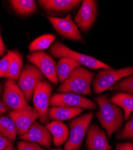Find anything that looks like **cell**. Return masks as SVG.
Listing matches in <instances>:
<instances>
[{"mask_svg":"<svg viewBox=\"0 0 133 150\" xmlns=\"http://www.w3.org/2000/svg\"><path fill=\"white\" fill-rule=\"evenodd\" d=\"M99 105V110L95 116L101 126L106 130L108 137H110L122 127L124 115L119 106L113 103L106 95H100L95 98Z\"/></svg>","mask_w":133,"mask_h":150,"instance_id":"cell-1","label":"cell"},{"mask_svg":"<svg viewBox=\"0 0 133 150\" xmlns=\"http://www.w3.org/2000/svg\"><path fill=\"white\" fill-rule=\"evenodd\" d=\"M94 74V73L80 66L72 70L69 76L61 83L58 92L89 95L91 94V83Z\"/></svg>","mask_w":133,"mask_h":150,"instance_id":"cell-2","label":"cell"},{"mask_svg":"<svg viewBox=\"0 0 133 150\" xmlns=\"http://www.w3.org/2000/svg\"><path fill=\"white\" fill-rule=\"evenodd\" d=\"M50 52L56 58H68L91 69H112L110 66L92 57L74 51L61 42L54 43L50 49Z\"/></svg>","mask_w":133,"mask_h":150,"instance_id":"cell-3","label":"cell"},{"mask_svg":"<svg viewBox=\"0 0 133 150\" xmlns=\"http://www.w3.org/2000/svg\"><path fill=\"white\" fill-rule=\"evenodd\" d=\"M93 115V112H89L70 122V134L64 150H78L80 148Z\"/></svg>","mask_w":133,"mask_h":150,"instance_id":"cell-4","label":"cell"},{"mask_svg":"<svg viewBox=\"0 0 133 150\" xmlns=\"http://www.w3.org/2000/svg\"><path fill=\"white\" fill-rule=\"evenodd\" d=\"M133 74V67L120 69H102L93 81V91L95 94L103 93L109 89L116 82L122 78Z\"/></svg>","mask_w":133,"mask_h":150,"instance_id":"cell-5","label":"cell"},{"mask_svg":"<svg viewBox=\"0 0 133 150\" xmlns=\"http://www.w3.org/2000/svg\"><path fill=\"white\" fill-rule=\"evenodd\" d=\"M45 78L41 71L33 64H27L20 73L18 85L24 94L27 102H30L37 84Z\"/></svg>","mask_w":133,"mask_h":150,"instance_id":"cell-6","label":"cell"},{"mask_svg":"<svg viewBox=\"0 0 133 150\" xmlns=\"http://www.w3.org/2000/svg\"><path fill=\"white\" fill-rule=\"evenodd\" d=\"M3 103L6 108L13 110L33 109L28 103L18 84L16 83L14 80L10 79L5 82Z\"/></svg>","mask_w":133,"mask_h":150,"instance_id":"cell-7","label":"cell"},{"mask_svg":"<svg viewBox=\"0 0 133 150\" xmlns=\"http://www.w3.org/2000/svg\"><path fill=\"white\" fill-rule=\"evenodd\" d=\"M52 87L46 81H42L36 86L33 94V102L35 109L40 116V122L47 124V114L51 102Z\"/></svg>","mask_w":133,"mask_h":150,"instance_id":"cell-8","label":"cell"},{"mask_svg":"<svg viewBox=\"0 0 133 150\" xmlns=\"http://www.w3.org/2000/svg\"><path fill=\"white\" fill-rule=\"evenodd\" d=\"M50 105L52 106H65L88 109H94L97 107L96 103L91 100L72 93L55 94L51 97Z\"/></svg>","mask_w":133,"mask_h":150,"instance_id":"cell-9","label":"cell"},{"mask_svg":"<svg viewBox=\"0 0 133 150\" xmlns=\"http://www.w3.org/2000/svg\"><path fill=\"white\" fill-rule=\"evenodd\" d=\"M28 59L37 67L52 83L55 85L58 83L56 64L50 55L43 51H37L28 55Z\"/></svg>","mask_w":133,"mask_h":150,"instance_id":"cell-10","label":"cell"},{"mask_svg":"<svg viewBox=\"0 0 133 150\" xmlns=\"http://www.w3.org/2000/svg\"><path fill=\"white\" fill-rule=\"evenodd\" d=\"M47 18L60 35L70 40L82 42L83 37L77 26L72 21L70 15L64 18L52 16H48Z\"/></svg>","mask_w":133,"mask_h":150,"instance_id":"cell-11","label":"cell"},{"mask_svg":"<svg viewBox=\"0 0 133 150\" xmlns=\"http://www.w3.org/2000/svg\"><path fill=\"white\" fill-rule=\"evenodd\" d=\"M97 13L95 1L84 0L75 18L77 27L83 31H88L95 22Z\"/></svg>","mask_w":133,"mask_h":150,"instance_id":"cell-12","label":"cell"},{"mask_svg":"<svg viewBox=\"0 0 133 150\" xmlns=\"http://www.w3.org/2000/svg\"><path fill=\"white\" fill-rule=\"evenodd\" d=\"M8 117L14 121L20 136L27 133L33 123L40 118L38 112L35 108L32 110H12L9 112Z\"/></svg>","mask_w":133,"mask_h":150,"instance_id":"cell-13","label":"cell"},{"mask_svg":"<svg viewBox=\"0 0 133 150\" xmlns=\"http://www.w3.org/2000/svg\"><path fill=\"white\" fill-rule=\"evenodd\" d=\"M19 139L38 144L47 148H51L52 144V134L49 130L43 125L35 121L24 134Z\"/></svg>","mask_w":133,"mask_h":150,"instance_id":"cell-14","label":"cell"},{"mask_svg":"<svg viewBox=\"0 0 133 150\" xmlns=\"http://www.w3.org/2000/svg\"><path fill=\"white\" fill-rule=\"evenodd\" d=\"M88 150H110L107 135L96 124H92L87 130V137L85 143Z\"/></svg>","mask_w":133,"mask_h":150,"instance_id":"cell-15","label":"cell"},{"mask_svg":"<svg viewBox=\"0 0 133 150\" xmlns=\"http://www.w3.org/2000/svg\"><path fill=\"white\" fill-rule=\"evenodd\" d=\"M46 127L53 136V143L55 146H59L68 140L69 129L62 121H53L47 124Z\"/></svg>","mask_w":133,"mask_h":150,"instance_id":"cell-16","label":"cell"},{"mask_svg":"<svg viewBox=\"0 0 133 150\" xmlns=\"http://www.w3.org/2000/svg\"><path fill=\"white\" fill-rule=\"evenodd\" d=\"M40 5L52 11H67L76 8L82 2L79 0H40Z\"/></svg>","mask_w":133,"mask_h":150,"instance_id":"cell-17","label":"cell"},{"mask_svg":"<svg viewBox=\"0 0 133 150\" xmlns=\"http://www.w3.org/2000/svg\"><path fill=\"white\" fill-rule=\"evenodd\" d=\"M83 109L65 106H52L49 110V116L53 121H63L79 115Z\"/></svg>","mask_w":133,"mask_h":150,"instance_id":"cell-18","label":"cell"},{"mask_svg":"<svg viewBox=\"0 0 133 150\" xmlns=\"http://www.w3.org/2000/svg\"><path fill=\"white\" fill-rule=\"evenodd\" d=\"M7 55L10 58V69L5 78L17 80L19 79L23 66V58L18 51H8Z\"/></svg>","mask_w":133,"mask_h":150,"instance_id":"cell-19","label":"cell"},{"mask_svg":"<svg viewBox=\"0 0 133 150\" xmlns=\"http://www.w3.org/2000/svg\"><path fill=\"white\" fill-rule=\"evenodd\" d=\"M80 66L79 63L73 59L66 57L61 58L56 65V73L59 81L63 83L72 71Z\"/></svg>","mask_w":133,"mask_h":150,"instance_id":"cell-20","label":"cell"},{"mask_svg":"<svg viewBox=\"0 0 133 150\" xmlns=\"http://www.w3.org/2000/svg\"><path fill=\"white\" fill-rule=\"evenodd\" d=\"M110 100L114 104L122 108L124 110V119L128 120L133 112V96L125 93H118L115 94Z\"/></svg>","mask_w":133,"mask_h":150,"instance_id":"cell-21","label":"cell"},{"mask_svg":"<svg viewBox=\"0 0 133 150\" xmlns=\"http://www.w3.org/2000/svg\"><path fill=\"white\" fill-rule=\"evenodd\" d=\"M10 3L15 11L22 15L32 14L37 10V5L33 0H12Z\"/></svg>","mask_w":133,"mask_h":150,"instance_id":"cell-22","label":"cell"},{"mask_svg":"<svg viewBox=\"0 0 133 150\" xmlns=\"http://www.w3.org/2000/svg\"><path fill=\"white\" fill-rule=\"evenodd\" d=\"M0 133L14 141L18 134V130L14 121L9 117H0Z\"/></svg>","mask_w":133,"mask_h":150,"instance_id":"cell-23","label":"cell"},{"mask_svg":"<svg viewBox=\"0 0 133 150\" xmlns=\"http://www.w3.org/2000/svg\"><path fill=\"white\" fill-rule=\"evenodd\" d=\"M56 37L53 34H44L33 40L29 46L30 52L41 51L47 49L55 40Z\"/></svg>","mask_w":133,"mask_h":150,"instance_id":"cell-24","label":"cell"},{"mask_svg":"<svg viewBox=\"0 0 133 150\" xmlns=\"http://www.w3.org/2000/svg\"><path fill=\"white\" fill-rule=\"evenodd\" d=\"M109 90L122 91L133 96V74L118 81L110 87Z\"/></svg>","mask_w":133,"mask_h":150,"instance_id":"cell-25","label":"cell"},{"mask_svg":"<svg viewBox=\"0 0 133 150\" xmlns=\"http://www.w3.org/2000/svg\"><path fill=\"white\" fill-rule=\"evenodd\" d=\"M116 138L133 140V116L126 123L123 129L116 135Z\"/></svg>","mask_w":133,"mask_h":150,"instance_id":"cell-26","label":"cell"},{"mask_svg":"<svg viewBox=\"0 0 133 150\" xmlns=\"http://www.w3.org/2000/svg\"><path fill=\"white\" fill-rule=\"evenodd\" d=\"M18 150H46L38 144L22 140L18 143Z\"/></svg>","mask_w":133,"mask_h":150,"instance_id":"cell-27","label":"cell"},{"mask_svg":"<svg viewBox=\"0 0 133 150\" xmlns=\"http://www.w3.org/2000/svg\"><path fill=\"white\" fill-rule=\"evenodd\" d=\"M10 69V58L8 55H6L0 59V78L6 77Z\"/></svg>","mask_w":133,"mask_h":150,"instance_id":"cell-28","label":"cell"},{"mask_svg":"<svg viewBox=\"0 0 133 150\" xmlns=\"http://www.w3.org/2000/svg\"><path fill=\"white\" fill-rule=\"evenodd\" d=\"M8 148H13L11 141L0 133V150H6Z\"/></svg>","mask_w":133,"mask_h":150,"instance_id":"cell-29","label":"cell"},{"mask_svg":"<svg viewBox=\"0 0 133 150\" xmlns=\"http://www.w3.org/2000/svg\"><path fill=\"white\" fill-rule=\"evenodd\" d=\"M116 150H133L132 142L118 143L116 145Z\"/></svg>","mask_w":133,"mask_h":150,"instance_id":"cell-30","label":"cell"},{"mask_svg":"<svg viewBox=\"0 0 133 150\" xmlns=\"http://www.w3.org/2000/svg\"><path fill=\"white\" fill-rule=\"evenodd\" d=\"M5 52H6V47L2 39L1 32H0V55L1 56L5 54Z\"/></svg>","mask_w":133,"mask_h":150,"instance_id":"cell-31","label":"cell"},{"mask_svg":"<svg viewBox=\"0 0 133 150\" xmlns=\"http://www.w3.org/2000/svg\"><path fill=\"white\" fill-rule=\"evenodd\" d=\"M6 110H7L6 106L4 105L3 102L0 101V115L4 114L6 112Z\"/></svg>","mask_w":133,"mask_h":150,"instance_id":"cell-32","label":"cell"},{"mask_svg":"<svg viewBox=\"0 0 133 150\" xmlns=\"http://www.w3.org/2000/svg\"><path fill=\"white\" fill-rule=\"evenodd\" d=\"M51 150H62V148H57V149H52Z\"/></svg>","mask_w":133,"mask_h":150,"instance_id":"cell-33","label":"cell"},{"mask_svg":"<svg viewBox=\"0 0 133 150\" xmlns=\"http://www.w3.org/2000/svg\"><path fill=\"white\" fill-rule=\"evenodd\" d=\"M13 148H7V149H6V150H13Z\"/></svg>","mask_w":133,"mask_h":150,"instance_id":"cell-34","label":"cell"},{"mask_svg":"<svg viewBox=\"0 0 133 150\" xmlns=\"http://www.w3.org/2000/svg\"><path fill=\"white\" fill-rule=\"evenodd\" d=\"M1 93V85H0V93Z\"/></svg>","mask_w":133,"mask_h":150,"instance_id":"cell-35","label":"cell"}]
</instances>
